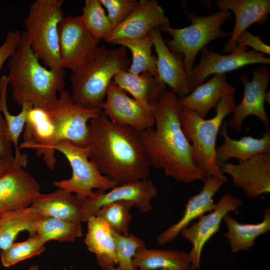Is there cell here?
<instances>
[{
  "mask_svg": "<svg viewBox=\"0 0 270 270\" xmlns=\"http://www.w3.org/2000/svg\"><path fill=\"white\" fill-rule=\"evenodd\" d=\"M178 98L172 92L166 90L151 104L156 128L138 132L140 137L152 166L179 182L204 181L206 176L194 162L193 147L182 128Z\"/></svg>",
  "mask_w": 270,
  "mask_h": 270,
  "instance_id": "6da1fadb",
  "label": "cell"
},
{
  "mask_svg": "<svg viewBox=\"0 0 270 270\" xmlns=\"http://www.w3.org/2000/svg\"><path fill=\"white\" fill-rule=\"evenodd\" d=\"M89 159L120 185L148 178L151 164L138 132L112 122L102 112L90 120Z\"/></svg>",
  "mask_w": 270,
  "mask_h": 270,
  "instance_id": "7a4b0ae2",
  "label": "cell"
},
{
  "mask_svg": "<svg viewBox=\"0 0 270 270\" xmlns=\"http://www.w3.org/2000/svg\"><path fill=\"white\" fill-rule=\"evenodd\" d=\"M32 52L22 31L20 42L8 59V84L19 105L30 104L48 112L56 106V92L65 87L64 68L44 66Z\"/></svg>",
  "mask_w": 270,
  "mask_h": 270,
  "instance_id": "3957f363",
  "label": "cell"
},
{
  "mask_svg": "<svg viewBox=\"0 0 270 270\" xmlns=\"http://www.w3.org/2000/svg\"><path fill=\"white\" fill-rule=\"evenodd\" d=\"M130 62L125 47L98 46L70 75L74 103L86 108L102 110L112 79L117 72L127 70Z\"/></svg>",
  "mask_w": 270,
  "mask_h": 270,
  "instance_id": "277c9868",
  "label": "cell"
},
{
  "mask_svg": "<svg viewBox=\"0 0 270 270\" xmlns=\"http://www.w3.org/2000/svg\"><path fill=\"white\" fill-rule=\"evenodd\" d=\"M235 106L234 94L226 95L216 107L215 116L208 120L180 107V124L186 139L192 142L194 162L206 178L214 176L227 180L222 172V165L216 158V141L224 118L232 112Z\"/></svg>",
  "mask_w": 270,
  "mask_h": 270,
  "instance_id": "5b68a950",
  "label": "cell"
},
{
  "mask_svg": "<svg viewBox=\"0 0 270 270\" xmlns=\"http://www.w3.org/2000/svg\"><path fill=\"white\" fill-rule=\"evenodd\" d=\"M64 2L36 0L24 20V32L32 52L49 68H63L59 54L58 27L64 17Z\"/></svg>",
  "mask_w": 270,
  "mask_h": 270,
  "instance_id": "8992f818",
  "label": "cell"
},
{
  "mask_svg": "<svg viewBox=\"0 0 270 270\" xmlns=\"http://www.w3.org/2000/svg\"><path fill=\"white\" fill-rule=\"evenodd\" d=\"M186 13L190 26L176 28L164 25L160 28L172 37L165 43L170 52L182 55L184 70L190 76L196 55L206 45L216 39L230 38L232 32L222 31L221 26L232 19V14L228 10H220L206 16Z\"/></svg>",
  "mask_w": 270,
  "mask_h": 270,
  "instance_id": "52a82bcc",
  "label": "cell"
},
{
  "mask_svg": "<svg viewBox=\"0 0 270 270\" xmlns=\"http://www.w3.org/2000/svg\"><path fill=\"white\" fill-rule=\"evenodd\" d=\"M53 148L64 156L72 169L70 178L52 182L56 187L76 193L79 199L84 200L94 196V189L105 192L118 186L104 176L90 160L88 146H78L67 141H60Z\"/></svg>",
  "mask_w": 270,
  "mask_h": 270,
  "instance_id": "ba28073f",
  "label": "cell"
},
{
  "mask_svg": "<svg viewBox=\"0 0 270 270\" xmlns=\"http://www.w3.org/2000/svg\"><path fill=\"white\" fill-rule=\"evenodd\" d=\"M102 112V110L80 107L74 103L68 92H60L56 106L48 112L55 126L58 142L67 141L78 146H88L90 140L88 122Z\"/></svg>",
  "mask_w": 270,
  "mask_h": 270,
  "instance_id": "9c48e42d",
  "label": "cell"
},
{
  "mask_svg": "<svg viewBox=\"0 0 270 270\" xmlns=\"http://www.w3.org/2000/svg\"><path fill=\"white\" fill-rule=\"evenodd\" d=\"M12 165L0 177V214L30 206L40 194L38 181L25 168L28 158L14 150Z\"/></svg>",
  "mask_w": 270,
  "mask_h": 270,
  "instance_id": "30bf717a",
  "label": "cell"
},
{
  "mask_svg": "<svg viewBox=\"0 0 270 270\" xmlns=\"http://www.w3.org/2000/svg\"><path fill=\"white\" fill-rule=\"evenodd\" d=\"M100 40L82 24L80 16L63 18L58 27L59 54L62 66L74 72L98 48Z\"/></svg>",
  "mask_w": 270,
  "mask_h": 270,
  "instance_id": "8fae6325",
  "label": "cell"
},
{
  "mask_svg": "<svg viewBox=\"0 0 270 270\" xmlns=\"http://www.w3.org/2000/svg\"><path fill=\"white\" fill-rule=\"evenodd\" d=\"M242 204V200L234 194L223 195L216 204L213 210L198 218V220L180 232L192 244L188 253L190 270H200L202 251L207 242L218 230L224 217L230 212L236 211Z\"/></svg>",
  "mask_w": 270,
  "mask_h": 270,
  "instance_id": "7c38bea8",
  "label": "cell"
},
{
  "mask_svg": "<svg viewBox=\"0 0 270 270\" xmlns=\"http://www.w3.org/2000/svg\"><path fill=\"white\" fill-rule=\"evenodd\" d=\"M256 64H269L270 58L254 50H248L247 47L236 46L232 52L224 55L204 48L200 62L192 68L189 76L190 84L194 90L211 74H225Z\"/></svg>",
  "mask_w": 270,
  "mask_h": 270,
  "instance_id": "4fadbf2b",
  "label": "cell"
},
{
  "mask_svg": "<svg viewBox=\"0 0 270 270\" xmlns=\"http://www.w3.org/2000/svg\"><path fill=\"white\" fill-rule=\"evenodd\" d=\"M102 110L114 124L131 127L138 132L155 125L152 109L128 96L113 81L108 87Z\"/></svg>",
  "mask_w": 270,
  "mask_h": 270,
  "instance_id": "5bb4252c",
  "label": "cell"
},
{
  "mask_svg": "<svg viewBox=\"0 0 270 270\" xmlns=\"http://www.w3.org/2000/svg\"><path fill=\"white\" fill-rule=\"evenodd\" d=\"M253 78L250 81L244 74L240 75L244 87V93L240 102L235 106L233 116L228 121V124L236 132H240L244 120L249 116L257 117L268 128L269 118L264 108V94L270 80V68L261 66L252 70Z\"/></svg>",
  "mask_w": 270,
  "mask_h": 270,
  "instance_id": "9a60e30c",
  "label": "cell"
},
{
  "mask_svg": "<svg viewBox=\"0 0 270 270\" xmlns=\"http://www.w3.org/2000/svg\"><path fill=\"white\" fill-rule=\"evenodd\" d=\"M170 25L168 18L156 0H140L126 18L113 28L104 40L113 44L120 40H139L154 28Z\"/></svg>",
  "mask_w": 270,
  "mask_h": 270,
  "instance_id": "2e32d148",
  "label": "cell"
},
{
  "mask_svg": "<svg viewBox=\"0 0 270 270\" xmlns=\"http://www.w3.org/2000/svg\"><path fill=\"white\" fill-rule=\"evenodd\" d=\"M157 195L158 190L153 182L148 178L118 185L106 192L98 190L94 196L82 200L88 220L103 206L119 200L130 202L140 212H148L152 208L151 200Z\"/></svg>",
  "mask_w": 270,
  "mask_h": 270,
  "instance_id": "e0dca14e",
  "label": "cell"
},
{
  "mask_svg": "<svg viewBox=\"0 0 270 270\" xmlns=\"http://www.w3.org/2000/svg\"><path fill=\"white\" fill-rule=\"evenodd\" d=\"M58 143L55 126L46 110L33 106L29 110L24 128L23 142L19 149L36 150L38 156H43L47 167L54 170L56 162L54 146Z\"/></svg>",
  "mask_w": 270,
  "mask_h": 270,
  "instance_id": "ac0fdd59",
  "label": "cell"
},
{
  "mask_svg": "<svg viewBox=\"0 0 270 270\" xmlns=\"http://www.w3.org/2000/svg\"><path fill=\"white\" fill-rule=\"evenodd\" d=\"M222 172L228 174L233 184L246 196L256 198L270 192V153L256 154L238 164L224 163Z\"/></svg>",
  "mask_w": 270,
  "mask_h": 270,
  "instance_id": "d6986e66",
  "label": "cell"
},
{
  "mask_svg": "<svg viewBox=\"0 0 270 270\" xmlns=\"http://www.w3.org/2000/svg\"><path fill=\"white\" fill-rule=\"evenodd\" d=\"M156 54L158 76L168 85L176 94L183 97L192 90L189 75L183 64V56L172 52L164 42L160 28H154L149 34Z\"/></svg>",
  "mask_w": 270,
  "mask_h": 270,
  "instance_id": "ffe728a7",
  "label": "cell"
},
{
  "mask_svg": "<svg viewBox=\"0 0 270 270\" xmlns=\"http://www.w3.org/2000/svg\"><path fill=\"white\" fill-rule=\"evenodd\" d=\"M226 181L214 176L206 178L200 192L188 199L182 218L158 236V244L162 246L171 242L194 220L213 210L216 205L213 196Z\"/></svg>",
  "mask_w": 270,
  "mask_h": 270,
  "instance_id": "44dd1931",
  "label": "cell"
},
{
  "mask_svg": "<svg viewBox=\"0 0 270 270\" xmlns=\"http://www.w3.org/2000/svg\"><path fill=\"white\" fill-rule=\"evenodd\" d=\"M215 4L220 10H232L235 22L232 36L224 47L226 53L236 48V41L240 35L254 24L264 26L270 13V0H218Z\"/></svg>",
  "mask_w": 270,
  "mask_h": 270,
  "instance_id": "7402d4cb",
  "label": "cell"
},
{
  "mask_svg": "<svg viewBox=\"0 0 270 270\" xmlns=\"http://www.w3.org/2000/svg\"><path fill=\"white\" fill-rule=\"evenodd\" d=\"M236 91L227 80L225 74H216L188 95L179 97L178 102L180 107L186 108L204 118L212 108H216L223 96Z\"/></svg>",
  "mask_w": 270,
  "mask_h": 270,
  "instance_id": "603a6c76",
  "label": "cell"
},
{
  "mask_svg": "<svg viewBox=\"0 0 270 270\" xmlns=\"http://www.w3.org/2000/svg\"><path fill=\"white\" fill-rule=\"evenodd\" d=\"M32 206L42 216L81 224L88 221L82 200L60 188L52 193H40Z\"/></svg>",
  "mask_w": 270,
  "mask_h": 270,
  "instance_id": "cb8c5ba5",
  "label": "cell"
},
{
  "mask_svg": "<svg viewBox=\"0 0 270 270\" xmlns=\"http://www.w3.org/2000/svg\"><path fill=\"white\" fill-rule=\"evenodd\" d=\"M227 126V121L224 122L221 125L218 132L222 136L224 142L216 150V158L222 165L231 158L244 161L260 154L270 153L269 128H266L262 138L244 136L239 140H235L228 135Z\"/></svg>",
  "mask_w": 270,
  "mask_h": 270,
  "instance_id": "d4e9b609",
  "label": "cell"
},
{
  "mask_svg": "<svg viewBox=\"0 0 270 270\" xmlns=\"http://www.w3.org/2000/svg\"><path fill=\"white\" fill-rule=\"evenodd\" d=\"M113 82L121 90L128 92L133 98L147 108L156 101L166 90V84L158 76L148 74H135L127 70L117 72Z\"/></svg>",
  "mask_w": 270,
  "mask_h": 270,
  "instance_id": "484cf974",
  "label": "cell"
},
{
  "mask_svg": "<svg viewBox=\"0 0 270 270\" xmlns=\"http://www.w3.org/2000/svg\"><path fill=\"white\" fill-rule=\"evenodd\" d=\"M86 222L85 243L88 250L96 254L98 264L103 270L114 266L117 260L112 228L96 216H91Z\"/></svg>",
  "mask_w": 270,
  "mask_h": 270,
  "instance_id": "4316f807",
  "label": "cell"
},
{
  "mask_svg": "<svg viewBox=\"0 0 270 270\" xmlns=\"http://www.w3.org/2000/svg\"><path fill=\"white\" fill-rule=\"evenodd\" d=\"M134 270H190L188 253L178 250L139 248L134 259Z\"/></svg>",
  "mask_w": 270,
  "mask_h": 270,
  "instance_id": "83f0119b",
  "label": "cell"
},
{
  "mask_svg": "<svg viewBox=\"0 0 270 270\" xmlns=\"http://www.w3.org/2000/svg\"><path fill=\"white\" fill-rule=\"evenodd\" d=\"M42 216L32 206L0 214V248L4 250L14 242L24 230L36 234L37 224Z\"/></svg>",
  "mask_w": 270,
  "mask_h": 270,
  "instance_id": "f1b7e54d",
  "label": "cell"
},
{
  "mask_svg": "<svg viewBox=\"0 0 270 270\" xmlns=\"http://www.w3.org/2000/svg\"><path fill=\"white\" fill-rule=\"evenodd\" d=\"M223 221L228 229L224 236L228 240L231 251L237 253L248 250L254 246L258 236L270 230V208L264 210V218L258 224H242L228 214Z\"/></svg>",
  "mask_w": 270,
  "mask_h": 270,
  "instance_id": "f546056e",
  "label": "cell"
},
{
  "mask_svg": "<svg viewBox=\"0 0 270 270\" xmlns=\"http://www.w3.org/2000/svg\"><path fill=\"white\" fill-rule=\"evenodd\" d=\"M114 44L128 48L132 53V60L127 70L133 74H148L158 76L156 57L152 54V41L148 36L139 40H120Z\"/></svg>",
  "mask_w": 270,
  "mask_h": 270,
  "instance_id": "4dcf8cb0",
  "label": "cell"
},
{
  "mask_svg": "<svg viewBox=\"0 0 270 270\" xmlns=\"http://www.w3.org/2000/svg\"><path fill=\"white\" fill-rule=\"evenodd\" d=\"M36 232L44 244L52 240L74 242L82 236L81 223L45 216L37 224Z\"/></svg>",
  "mask_w": 270,
  "mask_h": 270,
  "instance_id": "1f68e13d",
  "label": "cell"
},
{
  "mask_svg": "<svg viewBox=\"0 0 270 270\" xmlns=\"http://www.w3.org/2000/svg\"><path fill=\"white\" fill-rule=\"evenodd\" d=\"M8 79L3 75L0 79V112L4 116L10 134L14 150H19L18 140L24 130L28 114L33 106L30 104H22L20 112L16 115L12 114L7 106V88Z\"/></svg>",
  "mask_w": 270,
  "mask_h": 270,
  "instance_id": "d6a6232c",
  "label": "cell"
},
{
  "mask_svg": "<svg viewBox=\"0 0 270 270\" xmlns=\"http://www.w3.org/2000/svg\"><path fill=\"white\" fill-rule=\"evenodd\" d=\"M80 18L90 32L100 40H104L112 30L100 0H86Z\"/></svg>",
  "mask_w": 270,
  "mask_h": 270,
  "instance_id": "836d02e7",
  "label": "cell"
},
{
  "mask_svg": "<svg viewBox=\"0 0 270 270\" xmlns=\"http://www.w3.org/2000/svg\"><path fill=\"white\" fill-rule=\"evenodd\" d=\"M133 206V204L128 201L112 202L100 208L94 216L102 220L116 232L128 236L130 234L128 230L131 220L130 210Z\"/></svg>",
  "mask_w": 270,
  "mask_h": 270,
  "instance_id": "e575fe53",
  "label": "cell"
},
{
  "mask_svg": "<svg viewBox=\"0 0 270 270\" xmlns=\"http://www.w3.org/2000/svg\"><path fill=\"white\" fill-rule=\"evenodd\" d=\"M44 243L36 234L30 235L25 241L13 243L0 252L2 265L8 267L16 263L38 256L46 249Z\"/></svg>",
  "mask_w": 270,
  "mask_h": 270,
  "instance_id": "d590c367",
  "label": "cell"
},
{
  "mask_svg": "<svg viewBox=\"0 0 270 270\" xmlns=\"http://www.w3.org/2000/svg\"><path fill=\"white\" fill-rule=\"evenodd\" d=\"M116 246V254L118 266L135 270L133 259L137 250L145 247V242L139 238L130 234L123 235L112 229Z\"/></svg>",
  "mask_w": 270,
  "mask_h": 270,
  "instance_id": "8d00e7d4",
  "label": "cell"
},
{
  "mask_svg": "<svg viewBox=\"0 0 270 270\" xmlns=\"http://www.w3.org/2000/svg\"><path fill=\"white\" fill-rule=\"evenodd\" d=\"M108 12L112 29L122 22L138 3L136 0H100Z\"/></svg>",
  "mask_w": 270,
  "mask_h": 270,
  "instance_id": "74e56055",
  "label": "cell"
},
{
  "mask_svg": "<svg viewBox=\"0 0 270 270\" xmlns=\"http://www.w3.org/2000/svg\"><path fill=\"white\" fill-rule=\"evenodd\" d=\"M260 35L254 36L247 30L243 32L236 41V46L246 48L252 47L258 52L270 54V46L266 44Z\"/></svg>",
  "mask_w": 270,
  "mask_h": 270,
  "instance_id": "f35d334b",
  "label": "cell"
},
{
  "mask_svg": "<svg viewBox=\"0 0 270 270\" xmlns=\"http://www.w3.org/2000/svg\"><path fill=\"white\" fill-rule=\"evenodd\" d=\"M22 38V32L18 30H10L2 45L0 46V71L6 61L15 52Z\"/></svg>",
  "mask_w": 270,
  "mask_h": 270,
  "instance_id": "ab89813d",
  "label": "cell"
},
{
  "mask_svg": "<svg viewBox=\"0 0 270 270\" xmlns=\"http://www.w3.org/2000/svg\"><path fill=\"white\" fill-rule=\"evenodd\" d=\"M12 146L6 122L0 112V158H12L14 157Z\"/></svg>",
  "mask_w": 270,
  "mask_h": 270,
  "instance_id": "60d3db41",
  "label": "cell"
},
{
  "mask_svg": "<svg viewBox=\"0 0 270 270\" xmlns=\"http://www.w3.org/2000/svg\"><path fill=\"white\" fill-rule=\"evenodd\" d=\"M14 158H0V177L12 165Z\"/></svg>",
  "mask_w": 270,
  "mask_h": 270,
  "instance_id": "b9f144b4",
  "label": "cell"
},
{
  "mask_svg": "<svg viewBox=\"0 0 270 270\" xmlns=\"http://www.w3.org/2000/svg\"><path fill=\"white\" fill-rule=\"evenodd\" d=\"M264 102L268 104L270 102V91L266 92L264 94Z\"/></svg>",
  "mask_w": 270,
  "mask_h": 270,
  "instance_id": "7bdbcfd3",
  "label": "cell"
},
{
  "mask_svg": "<svg viewBox=\"0 0 270 270\" xmlns=\"http://www.w3.org/2000/svg\"><path fill=\"white\" fill-rule=\"evenodd\" d=\"M107 270H130L124 269V268H120L118 266H114V267H112L108 269Z\"/></svg>",
  "mask_w": 270,
  "mask_h": 270,
  "instance_id": "ee69618b",
  "label": "cell"
},
{
  "mask_svg": "<svg viewBox=\"0 0 270 270\" xmlns=\"http://www.w3.org/2000/svg\"><path fill=\"white\" fill-rule=\"evenodd\" d=\"M28 270H38V266L37 265H32Z\"/></svg>",
  "mask_w": 270,
  "mask_h": 270,
  "instance_id": "f6af8a7d",
  "label": "cell"
}]
</instances>
